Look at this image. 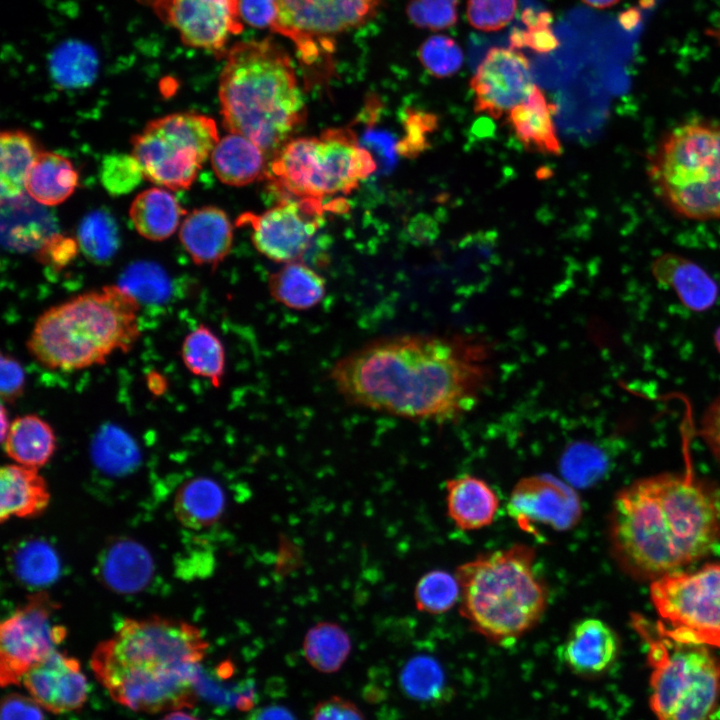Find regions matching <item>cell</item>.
Segmentation results:
<instances>
[{"mask_svg": "<svg viewBox=\"0 0 720 720\" xmlns=\"http://www.w3.org/2000/svg\"><path fill=\"white\" fill-rule=\"evenodd\" d=\"M491 355L479 336L395 335L345 355L329 378L351 405L444 422L477 404L491 379Z\"/></svg>", "mask_w": 720, "mask_h": 720, "instance_id": "obj_1", "label": "cell"}, {"mask_svg": "<svg viewBox=\"0 0 720 720\" xmlns=\"http://www.w3.org/2000/svg\"><path fill=\"white\" fill-rule=\"evenodd\" d=\"M610 550L630 576L654 581L707 556L720 542V491L688 473H661L617 492Z\"/></svg>", "mask_w": 720, "mask_h": 720, "instance_id": "obj_2", "label": "cell"}, {"mask_svg": "<svg viewBox=\"0 0 720 720\" xmlns=\"http://www.w3.org/2000/svg\"><path fill=\"white\" fill-rule=\"evenodd\" d=\"M208 643L185 621L126 619L95 648L90 665L117 703L137 712L191 708Z\"/></svg>", "mask_w": 720, "mask_h": 720, "instance_id": "obj_3", "label": "cell"}, {"mask_svg": "<svg viewBox=\"0 0 720 720\" xmlns=\"http://www.w3.org/2000/svg\"><path fill=\"white\" fill-rule=\"evenodd\" d=\"M224 56L218 91L223 125L266 154L277 153L306 115L290 56L270 38L238 42Z\"/></svg>", "mask_w": 720, "mask_h": 720, "instance_id": "obj_4", "label": "cell"}, {"mask_svg": "<svg viewBox=\"0 0 720 720\" xmlns=\"http://www.w3.org/2000/svg\"><path fill=\"white\" fill-rule=\"evenodd\" d=\"M140 301L120 285L86 291L36 320L27 349L42 366L72 372L128 352L140 337Z\"/></svg>", "mask_w": 720, "mask_h": 720, "instance_id": "obj_5", "label": "cell"}, {"mask_svg": "<svg viewBox=\"0 0 720 720\" xmlns=\"http://www.w3.org/2000/svg\"><path fill=\"white\" fill-rule=\"evenodd\" d=\"M459 612L488 641L510 646L542 620L550 592L533 547L517 543L478 554L456 568Z\"/></svg>", "mask_w": 720, "mask_h": 720, "instance_id": "obj_6", "label": "cell"}, {"mask_svg": "<svg viewBox=\"0 0 720 720\" xmlns=\"http://www.w3.org/2000/svg\"><path fill=\"white\" fill-rule=\"evenodd\" d=\"M647 175L676 215L720 219V125L689 122L674 128L650 156Z\"/></svg>", "mask_w": 720, "mask_h": 720, "instance_id": "obj_7", "label": "cell"}, {"mask_svg": "<svg viewBox=\"0 0 720 720\" xmlns=\"http://www.w3.org/2000/svg\"><path fill=\"white\" fill-rule=\"evenodd\" d=\"M633 625L648 645L649 706L656 720H718L720 661L710 647L676 641L641 616Z\"/></svg>", "mask_w": 720, "mask_h": 720, "instance_id": "obj_8", "label": "cell"}, {"mask_svg": "<svg viewBox=\"0 0 720 720\" xmlns=\"http://www.w3.org/2000/svg\"><path fill=\"white\" fill-rule=\"evenodd\" d=\"M376 169L370 153L350 129L290 140L275 154L267 176L298 198L348 194Z\"/></svg>", "mask_w": 720, "mask_h": 720, "instance_id": "obj_9", "label": "cell"}, {"mask_svg": "<svg viewBox=\"0 0 720 720\" xmlns=\"http://www.w3.org/2000/svg\"><path fill=\"white\" fill-rule=\"evenodd\" d=\"M218 141L212 118L173 113L147 123L132 138V154L149 181L166 189H187Z\"/></svg>", "mask_w": 720, "mask_h": 720, "instance_id": "obj_10", "label": "cell"}, {"mask_svg": "<svg viewBox=\"0 0 720 720\" xmlns=\"http://www.w3.org/2000/svg\"><path fill=\"white\" fill-rule=\"evenodd\" d=\"M650 598L666 636L720 648V563L660 577L651 582Z\"/></svg>", "mask_w": 720, "mask_h": 720, "instance_id": "obj_11", "label": "cell"}, {"mask_svg": "<svg viewBox=\"0 0 720 720\" xmlns=\"http://www.w3.org/2000/svg\"><path fill=\"white\" fill-rule=\"evenodd\" d=\"M382 0H276L271 30L291 40L304 61L333 51L336 38L370 21Z\"/></svg>", "mask_w": 720, "mask_h": 720, "instance_id": "obj_12", "label": "cell"}, {"mask_svg": "<svg viewBox=\"0 0 720 720\" xmlns=\"http://www.w3.org/2000/svg\"><path fill=\"white\" fill-rule=\"evenodd\" d=\"M56 604L47 594L33 595L2 622L0 628V682L18 685L24 675L57 649L66 630L54 621Z\"/></svg>", "mask_w": 720, "mask_h": 720, "instance_id": "obj_13", "label": "cell"}, {"mask_svg": "<svg viewBox=\"0 0 720 720\" xmlns=\"http://www.w3.org/2000/svg\"><path fill=\"white\" fill-rule=\"evenodd\" d=\"M320 199L283 201L261 213H246L238 224H249L252 242L265 257L275 262L299 261L308 251L322 223Z\"/></svg>", "mask_w": 720, "mask_h": 720, "instance_id": "obj_14", "label": "cell"}, {"mask_svg": "<svg viewBox=\"0 0 720 720\" xmlns=\"http://www.w3.org/2000/svg\"><path fill=\"white\" fill-rule=\"evenodd\" d=\"M173 28L189 47L223 53L243 30L239 0H137Z\"/></svg>", "mask_w": 720, "mask_h": 720, "instance_id": "obj_15", "label": "cell"}, {"mask_svg": "<svg viewBox=\"0 0 720 720\" xmlns=\"http://www.w3.org/2000/svg\"><path fill=\"white\" fill-rule=\"evenodd\" d=\"M507 511L521 530L535 536L539 535L540 526L556 532L568 531L580 522L583 514L573 486L550 474L521 478L511 491Z\"/></svg>", "mask_w": 720, "mask_h": 720, "instance_id": "obj_16", "label": "cell"}, {"mask_svg": "<svg viewBox=\"0 0 720 720\" xmlns=\"http://www.w3.org/2000/svg\"><path fill=\"white\" fill-rule=\"evenodd\" d=\"M535 86L524 54L513 48H491L470 81L474 111L499 119L524 103Z\"/></svg>", "mask_w": 720, "mask_h": 720, "instance_id": "obj_17", "label": "cell"}, {"mask_svg": "<svg viewBox=\"0 0 720 720\" xmlns=\"http://www.w3.org/2000/svg\"><path fill=\"white\" fill-rule=\"evenodd\" d=\"M22 683L44 709L60 714L81 708L88 697V683L79 661L56 650L33 666Z\"/></svg>", "mask_w": 720, "mask_h": 720, "instance_id": "obj_18", "label": "cell"}, {"mask_svg": "<svg viewBox=\"0 0 720 720\" xmlns=\"http://www.w3.org/2000/svg\"><path fill=\"white\" fill-rule=\"evenodd\" d=\"M558 650L561 662L572 673L595 677L614 665L620 652V640L605 621L584 618L570 628Z\"/></svg>", "mask_w": 720, "mask_h": 720, "instance_id": "obj_19", "label": "cell"}, {"mask_svg": "<svg viewBox=\"0 0 720 720\" xmlns=\"http://www.w3.org/2000/svg\"><path fill=\"white\" fill-rule=\"evenodd\" d=\"M651 273L659 285L672 290L693 312L709 310L718 299L715 279L699 264L679 254L668 252L656 257Z\"/></svg>", "mask_w": 720, "mask_h": 720, "instance_id": "obj_20", "label": "cell"}, {"mask_svg": "<svg viewBox=\"0 0 720 720\" xmlns=\"http://www.w3.org/2000/svg\"><path fill=\"white\" fill-rule=\"evenodd\" d=\"M179 237L195 264L215 269L232 249L233 227L223 210L206 206L185 216Z\"/></svg>", "mask_w": 720, "mask_h": 720, "instance_id": "obj_21", "label": "cell"}, {"mask_svg": "<svg viewBox=\"0 0 720 720\" xmlns=\"http://www.w3.org/2000/svg\"><path fill=\"white\" fill-rule=\"evenodd\" d=\"M447 514L463 531H475L491 525L498 513L500 500L484 479L464 474L445 483Z\"/></svg>", "mask_w": 720, "mask_h": 720, "instance_id": "obj_22", "label": "cell"}, {"mask_svg": "<svg viewBox=\"0 0 720 720\" xmlns=\"http://www.w3.org/2000/svg\"><path fill=\"white\" fill-rule=\"evenodd\" d=\"M557 107L548 101L536 85L530 97L508 113V122L516 138L531 150L549 155L562 151L554 124Z\"/></svg>", "mask_w": 720, "mask_h": 720, "instance_id": "obj_23", "label": "cell"}, {"mask_svg": "<svg viewBox=\"0 0 720 720\" xmlns=\"http://www.w3.org/2000/svg\"><path fill=\"white\" fill-rule=\"evenodd\" d=\"M50 494L38 469L19 464L4 465L0 471V520L29 518L48 506Z\"/></svg>", "mask_w": 720, "mask_h": 720, "instance_id": "obj_24", "label": "cell"}, {"mask_svg": "<svg viewBox=\"0 0 720 720\" xmlns=\"http://www.w3.org/2000/svg\"><path fill=\"white\" fill-rule=\"evenodd\" d=\"M265 154L248 138L230 133L219 139L211 153V164L221 182L244 186L267 176Z\"/></svg>", "mask_w": 720, "mask_h": 720, "instance_id": "obj_25", "label": "cell"}, {"mask_svg": "<svg viewBox=\"0 0 720 720\" xmlns=\"http://www.w3.org/2000/svg\"><path fill=\"white\" fill-rule=\"evenodd\" d=\"M6 454L19 465L39 469L53 456L56 436L50 424L35 414L17 417L2 440Z\"/></svg>", "mask_w": 720, "mask_h": 720, "instance_id": "obj_26", "label": "cell"}, {"mask_svg": "<svg viewBox=\"0 0 720 720\" xmlns=\"http://www.w3.org/2000/svg\"><path fill=\"white\" fill-rule=\"evenodd\" d=\"M185 213L177 198L167 189L159 187L139 193L129 210L137 232L151 241H162L170 237Z\"/></svg>", "mask_w": 720, "mask_h": 720, "instance_id": "obj_27", "label": "cell"}, {"mask_svg": "<svg viewBox=\"0 0 720 720\" xmlns=\"http://www.w3.org/2000/svg\"><path fill=\"white\" fill-rule=\"evenodd\" d=\"M152 560L139 544L125 540L112 544L100 560L103 581L111 589L130 593L141 590L152 575Z\"/></svg>", "mask_w": 720, "mask_h": 720, "instance_id": "obj_28", "label": "cell"}, {"mask_svg": "<svg viewBox=\"0 0 720 720\" xmlns=\"http://www.w3.org/2000/svg\"><path fill=\"white\" fill-rule=\"evenodd\" d=\"M270 296L281 305L297 311L310 310L326 295L325 279L308 265L285 263L268 279Z\"/></svg>", "mask_w": 720, "mask_h": 720, "instance_id": "obj_29", "label": "cell"}, {"mask_svg": "<svg viewBox=\"0 0 720 720\" xmlns=\"http://www.w3.org/2000/svg\"><path fill=\"white\" fill-rule=\"evenodd\" d=\"M77 184L78 174L66 157L43 151L28 174L26 192L36 202L53 206L65 201Z\"/></svg>", "mask_w": 720, "mask_h": 720, "instance_id": "obj_30", "label": "cell"}, {"mask_svg": "<svg viewBox=\"0 0 720 720\" xmlns=\"http://www.w3.org/2000/svg\"><path fill=\"white\" fill-rule=\"evenodd\" d=\"M0 148L1 200L19 199L26 191L28 174L40 151L33 138L21 130L3 131Z\"/></svg>", "mask_w": 720, "mask_h": 720, "instance_id": "obj_31", "label": "cell"}, {"mask_svg": "<svg viewBox=\"0 0 720 720\" xmlns=\"http://www.w3.org/2000/svg\"><path fill=\"white\" fill-rule=\"evenodd\" d=\"M225 507V495L213 479L198 477L186 482L177 492L174 512L177 519L191 529L215 523Z\"/></svg>", "mask_w": 720, "mask_h": 720, "instance_id": "obj_32", "label": "cell"}, {"mask_svg": "<svg viewBox=\"0 0 720 720\" xmlns=\"http://www.w3.org/2000/svg\"><path fill=\"white\" fill-rule=\"evenodd\" d=\"M181 358L192 374L208 379L215 388L221 386L226 371V352L210 327L200 324L185 336Z\"/></svg>", "mask_w": 720, "mask_h": 720, "instance_id": "obj_33", "label": "cell"}, {"mask_svg": "<svg viewBox=\"0 0 720 720\" xmlns=\"http://www.w3.org/2000/svg\"><path fill=\"white\" fill-rule=\"evenodd\" d=\"M352 649L348 633L338 624L317 623L306 633L303 654L306 661L321 673L337 672L346 662Z\"/></svg>", "mask_w": 720, "mask_h": 720, "instance_id": "obj_34", "label": "cell"}, {"mask_svg": "<svg viewBox=\"0 0 720 720\" xmlns=\"http://www.w3.org/2000/svg\"><path fill=\"white\" fill-rule=\"evenodd\" d=\"M98 59L95 51L79 41H67L52 52L50 74L55 83L66 89L89 86L95 79Z\"/></svg>", "mask_w": 720, "mask_h": 720, "instance_id": "obj_35", "label": "cell"}, {"mask_svg": "<svg viewBox=\"0 0 720 720\" xmlns=\"http://www.w3.org/2000/svg\"><path fill=\"white\" fill-rule=\"evenodd\" d=\"M78 245L84 255L95 263L110 260L119 247V232L109 212L97 209L87 214L78 227Z\"/></svg>", "mask_w": 720, "mask_h": 720, "instance_id": "obj_36", "label": "cell"}, {"mask_svg": "<svg viewBox=\"0 0 720 720\" xmlns=\"http://www.w3.org/2000/svg\"><path fill=\"white\" fill-rule=\"evenodd\" d=\"M414 599L419 611L433 615L443 614L459 602L458 579L444 570H431L418 580Z\"/></svg>", "mask_w": 720, "mask_h": 720, "instance_id": "obj_37", "label": "cell"}, {"mask_svg": "<svg viewBox=\"0 0 720 720\" xmlns=\"http://www.w3.org/2000/svg\"><path fill=\"white\" fill-rule=\"evenodd\" d=\"M13 565L15 574L30 585L51 583L59 572V561L55 551L40 541H30L21 545L15 551Z\"/></svg>", "mask_w": 720, "mask_h": 720, "instance_id": "obj_38", "label": "cell"}, {"mask_svg": "<svg viewBox=\"0 0 720 720\" xmlns=\"http://www.w3.org/2000/svg\"><path fill=\"white\" fill-rule=\"evenodd\" d=\"M92 454L96 464L111 473L128 470L138 458L134 441L115 426L99 431L93 442Z\"/></svg>", "mask_w": 720, "mask_h": 720, "instance_id": "obj_39", "label": "cell"}, {"mask_svg": "<svg viewBox=\"0 0 720 720\" xmlns=\"http://www.w3.org/2000/svg\"><path fill=\"white\" fill-rule=\"evenodd\" d=\"M400 684L405 693L421 701L439 697L444 687V677L438 663L428 656L411 658L400 674Z\"/></svg>", "mask_w": 720, "mask_h": 720, "instance_id": "obj_40", "label": "cell"}, {"mask_svg": "<svg viewBox=\"0 0 720 720\" xmlns=\"http://www.w3.org/2000/svg\"><path fill=\"white\" fill-rule=\"evenodd\" d=\"M423 67L436 78L454 75L463 65L464 54L458 43L445 35L425 40L418 50Z\"/></svg>", "mask_w": 720, "mask_h": 720, "instance_id": "obj_41", "label": "cell"}, {"mask_svg": "<svg viewBox=\"0 0 720 720\" xmlns=\"http://www.w3.org/2000/svg\"><path fill=\"white\" fill-rule=\"evenodd\" d=\"M119 285L139 301H159L168 295L170 289L165 271L157 264L146 261L130 265L123 273Z\"/></svg>", "mask_w": 720, "mask_h": 720, "instance_id": "obj_42", "label": "cell"}, {"mask_svg": "<svg viewBox=\"0 0 720 720\" xmlns=\"http://www.w3.org/2000/svg\"><path fill=\"white\" fill-rule=\"evenodd\" d=\"M144 173L133 154L106 155L100 166V180L111 195H124L134 190L143 180Z\"/></svg>", "mask_w": 720, "mask_h": 720, "instance_id": "obj_43", "label": "cell"}, {"mask_svg": "<svg viewBox=\"0 0 720 720\" xmlns=\"http://www.w3.org/2000/svg\"><path fill=\"white\" fill-rule=\"evenodd\" d=\"M522 22L527 30L514 29L510 35L513 49L528 47L537 53H547L559 46V41L551 29L552 14L547 11L536 12L531 8L522 12Z\"/></svg>", "mask_w": 720, "mask_h": 720, "instance_id": "obj_44", "label": "cell"}, {"mask_svg": "<svg viewBox=\"0 0 720 720\" xmlns=\"http://www.w3.org/2000/svg\"><path fill=\"white\" fill-rule=\"evenodd\" d=\"M562 466L570 481L586 486L602 477L607 469L608 460L598 447L580 443L567 451Z\"/></svg>", "mask_w": 720, "mask_h": 720, "instance_id": "obj_45", "label": "cell"}, {"mask_svg": "<svg viewBox=\"0 0 720 720\" xmlns=\"http://www.w3.org/2000/svg\"><path fill=\"white\" fill-rule=\"evenodd\" d=\"M458 4L459 0H411L406 13L417 27L439 31L455 25Z\"/></svg>", "mask_w": 720, "mask_h": 720, "instance_id": "obj_46", "label": "cell"}, {"mask_svg": "<svg viewBox=\"0 0 720 720\" xmlns=\"http://www.w3.org/2000/svg\"><path fill=\"white\" fill-rule=\"evenodd\" d=\"M517 0H468L467 18L476 29L492 32L504 28L514 17Z\"/></svg>", "mask_w": 720, "mask_h": 720, "instance_id": "obj_47", "label": "cell"}, {"mask_svg": "<svg viewBox=\"0 0 720 720\" xmlns=\"http://www.w3.org/2000/svg\"><path fill=\"white\" fill-rule=\"evenodd\" d=\"M405 120L406 135L398 150L406 157H416L429 148L428 136L438 128V116L431 112L409 110Z\"/></svg>", "mask_w": 720, "mask_h": 720, "instance_id": "obj_48", "label": "cell"}, {"mask_svg": "<svg viewBox=\"0 0 720 720\" xmlns=\"http://www.w3.org/2000/svg\"><path fill=\"white\" fill-rule=\"evenodd\" d=\"M79 245L71 238L51 235L38 251L39 260L54 268H63L77 255Z\"/></svg>", "mask_w": 720, "mask_h": 720, "instance_id": "obj_49", "label": "cell"}, {"mask_svg": "<svg viewBox=\"0 0 720 720\" xmlns=\"http://www.w3.org/2000/svg\"><path fill=\"white\" fill-rule=\"evenodd\" d=\"M0 372V392L2 400L11 403L22 395L24 391V369L16 359L2 353Z\"/></svg>", "mask_w": 720, "mask_h": 720, "instance_id": "obj_50", "label": "cell"}, {"mask_svg": "<svg viewBox=\"0 0 720 720\" xmlns=\"http://www.w3.org/2000/svg\"><path fill=\"white\" fill-rule=\"evenodd\" d=\"M311 720H366V718L355 703L339 696H332L315 706Z\"/></svg>", "mask_w": 720, "mask_h": 720, "instance_id": "obj_51", "label": "cell"}, {"mask_svg": "<svg viewBox=\"0 0 720 720\" xmlns=\"http://www.w3.org/2000/svg\"><path fill=\"white\" fill-rule=\"evenodd\" d=\"M0 720H44V715L32 697L10 693L1 701Z\"/></svg>", "mask_w": 720, "mask_h": 720, "instance_id": "obj_52", "label": "cell"}, {"mask_svg": "<svg viewBox=\"0 0 720 720\" xmlns=\"http://www.w3.org/2000/svg\"><path fill=\"white\" fill-rule=\"evenodd\" d=\"M699 434L720 464V393L706 407L701 417Z\"/></svg>", "mask_w": 720, "mask_h": 720, "instance_id": "obj_53", "label": "cell"}, {"mask_svg": "<svg viewBox=\"0 0 720 720\" xmlns=\"http://www.w3.org/2000/svg\"><path fill=\"white\" fill-rule=\"evenodd\" d=\"M243 22L257 28H271L276 16V0H239Z\"/></svg>", "mask_w": 720, "mask_h": 720, "instance_id": "obj_54", "label": "cell"}, {"mask_svg": "<svg viewBox=\"0 0 720 720\" xmlns=\"http://www.w3.org/2000/svg\"><path fill=\"white\" fill-rule=\"evenodd\" d=\"M248 720H296L294 715L284 706L269 705L252 712Z\"/></svg>", "mask_w": 720, "mask_h": 720, "instance_id": "obj_55", "label": "cell"}, {"mask_svg": "<svg viewBox=\"0 0 720 720\" xmlns=\"http://www.w3.org/2000/svg\"><path fill=\"white\" fill-rule=\"evenodd\" d=\"M149 378H150V379H149V381H148V385H149V387H150V390H151L153 393H158V394H159V393H161V392L163 391V389L166 387V383H165V381H163V377H162V376H160V375H158V374L151 373V375L149 376Z\"/></svg>", "mask_w": 720, "mask_h": 720, "instance_id": "obj_56", "label": "cell"}, {"mask_svg": "<svg viewBox=\"0 0 720 720\" xmlns=\"http://www.w3.org/2000/svg\"><path fill=\"white\" fill-rule=\"evenodd\" d=\"M585 4L597 8L604 9L615 5L619 0H582Z\"/></svg>", "mask_w": 720, "mask_h": 720, "instance_id": "obj_57", "label": "cell"}, {"mask_svg": "<svg viewBox=\"0 0 720 720\" xmlns=\"http://www.w3.org/2000/svg\"><path fill=\"white\" fill-rule=\"evenodd\" d=\"M162 720H199L198 718L181 711H172L167 714Z\"/></svg>", "mask_w": 720, "mask_h": 720, "instance_id": "obj_58", "label": "cell"}, {"mask_svg": "<svg viewBox=\"0 0 720 720\" xmlns=\"http://www.w3.org/2000/svg\"><path fill=\"white\" fill-rule=\"evenodd\" d=\"M1 423V439L3 440L11 425V422L8 421L6 409L4 406L1 407Z\"/></svg>", "mask_w": 720, "mask_h": 720, "instance_id": "obj_59", "label": "cell"}, {"mask_svg": "<svg viewBox=\"0 0 720 720\" xmlns=\"http://www.w3.org/2000/svg\"><path fill=\"white\" fill-rule=\"evenodd\" d=\"M706 34L712 37L720 46V18L717 25L714 28L707 30Z\"/></svg>", "mask_w": 720, "mask_h": 720, "instance_id": "obj_60", "label": "cell"}, {"mask_svg": "<svg viewBox=\"0 0 720 720\" xmlns=\"http://www.w3.org/2000/svg\"><path fill=\"white\" fill-rule=\"evenodd\" d=\"M713 342L717 352L720 354V326L715 330L713 334Z\"/></svg>", "mask_w": 720, "mask_h": 720, "instance_id": "obj_61", "label": "cell"}]
</instances>
